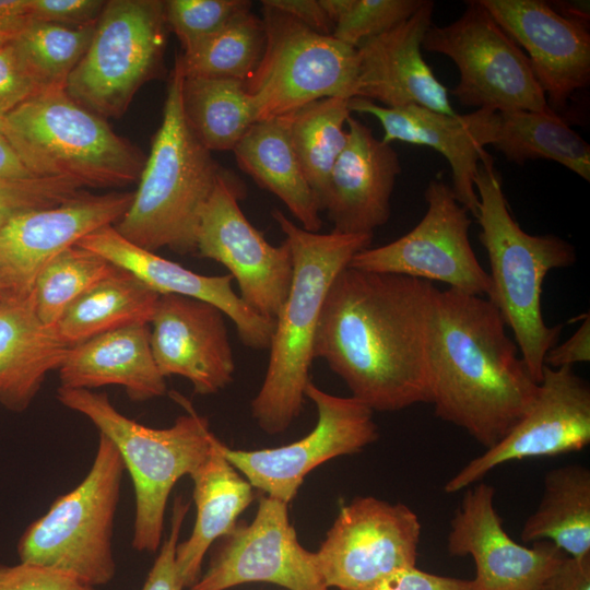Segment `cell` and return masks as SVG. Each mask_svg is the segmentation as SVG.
I'll list each match as a JSON object with an SVG mask.
<instances>
[{"instance_id":"1","label":"cell","mask_w":590,"mask_h":590,"mask_svg":"<svg viewBox=\"0 0 590 590\" xmlns=\"http://www.w3.org/2000/svg\"><path fill=\"white\" fill-rule=\"evenodd\" d=\"M429 281L343 269L323 302L314 342L322 358L371 411L430 403Z\"/></svg>"},{"instance_id":"2","label":"cell","mask_w":590,"mask_h":590,"mask_svg":"<svg viewBox=\"0 0 590 590\" xmlns=\"http://www.w3.org/2000/svg\"><path fill=\"white\" fill-rule=\"evenodd\" d=\"M498 309L482 296L435 287L428 378L436 416L488 449L534 402L539 384L506 332Z\"/></svg>"},{"instance_id":"3","label":"cell","mask_w":590,"mask_h":590,"mask_svg":"<svg viewBox=\"0 0 590 590\" xmlns=\"http://www.w3.org/2000/svg\"><path fill=\"white\" fill-rule=\"evenodd\" d=\"M272 217L285 235L293 259L287 297L275 319L262 385L251 416L269 435L285 432L303 410L314 357V342L328 291L352 258L370 246L373 234L309 232L281 210Z\"/></svg>"},{"instance_id":"4","label":"cell","mask_w":590,"mask_h":590,"mask_svg":"<svg viewBox=\"0 0 590 590\" xmlns=\"http://www.w3.org/2000/svg\"><path fill=\"white\" fill-rule=\"evenodd\" d=\"M479 197L476 219L491 272L487 299L514 333L531 377L539 384L544 357L557 343L562 324L548 327L542 314V285L554 269L576 260L575 247L551 234L530 235L512 219L499 172L491 155L480 162L474 177Z\"/></svg>"},{"instance_id":"5","label":"cell","mask_w":590,"mask_h":590,"mask_svg":"<svg viewBox=\"0 0 590 590\" xmlns=\"http://www.w3.org/2000/svg\"><path fill=\"white\" fill-rule=\"evenodd\" d=\"M182 80L177 56L138 189L114 225L127 240L153 252L163 247L180 255L196 252L202 210L223 172L186 120Z\"/></svg>"},{"instance_id":"6","label":"cell","mask_w":590,"mask_h":590,"mask_svg":"<svg viewBox=\"0 0 590 590\" xmlns=\"http://www.w3.org/2000/svg\"><path fill=\"white\" fill-rule=\"evenodd\" d=\"M57 399L86 416L117 447L134 489L132 547L154 553L162 545L169 494L208 458L217 438L209 421L189 403L187 413L167 428L142 425L116 410L106 393L60 387Z\"/></svg>"},{"instance_id":"7","label":"cell","mask_w":590,"mask_h":590,"mask_svg":"<svg viewBox=\"0 0 590 590\" xmlns=\"http://www.w3.org/2000/svg\"><path fill=\"white\" fill-rule=\"evenodd\" d=\"M4 138L36 177L82 187L139 181L146 157L64 90L43 91L4 116Z\"/></svg>"},{"instance_id":"8","label":"cell","mask_w":590,"mask_h":590,"mask_svg":"<svg viewBox=\"0 0 590 590\" xmlns=\"http://www.w3.org/2000/svg\"><path fill=\"white\" fill-rule=\"evenodd\" d=\"M123 460L99 433L93 464L83 481L56 498L17 543L20 562L68 575L94 588L116 574L114 520L120 498Z\"/></svg>"},{"instance_id":"9","label":"cell","mask_w":590,"mask_h":590,"mask_svg":"<svg viewBox=\"0 0 590 590\" xmlns=\"http://www.w3.org/2000/svg\"><path fill=\"white\" fill-rule=\"evenodd\" d=\"M161 0H109L66 93L102 118H119L146 82L164 72L167 39Z\"/></svg>"},{"instance_id":"10","label":"cell","mask_w":590,"mask_h":590,"mask_svg":"<svg viewBox=\"0 0 590 590\" xmlns=\"http://www.w3.org/2000/svg\"><path fill=\"white\" fill-rule=\"evenodd\" d=\"M266 46L245 81L257 121L286 116L330 97H355L357 50L262 4Z\"/></svg>"},{"instance_id":"11","label":"cell","mask_w":590,"mask_h":590,"mask_svg":"<svg viewBox=\"0 0 590 590\" xmlns=\"http://www.w3.org/2000/svg\"><path fill=\"white\" fill-rule=\"evenodd\" d=\"M422 48L449 57L460 80L452 94L464 106L493 111L552 109L530 60L480 0L446 26H430Z\"/></svg>"},{"instance_id":"12","label":"cell","mask_w":590,"mask_h":590,"mask_svg":"<svg viewBox=\"0 0 590 590\" xmlns=\"http://www.w3.org/2000/svg\"><path fill=\"white\" fill-rule=\"evenodd\" d=\"M424 197L427 210L409 233L384 246L361 250L349 267L439 281L451 290L487 296L491 278L469 240L470 212L439 179L429 181Z\"/></svg>"},{"instance_id":"13","label":"cell","mask_w":590,"mask_h":590,"mask_svg":"<svg viewBox=\"0 0 590 590\" xmlns=\"http://www.w3.org/2000/svg\"><path fill=\"white\" fill-rule=\"evenodd\" d=\"M305 397L315 403L318 420L299 440L257 450L219 444L223 456L253 488L286 504L314 469L333 458L358 453L379 437L374 411L356 399L328 393L311 380Z\"/></svg>"},{"instance_id":"14","label":"cell","mask_w":590,"mask_h":590,"mask_svg":"<svg viewBox=\"0 0 590 590\" xmlns=\"http://www.w3.org/2000/svg\"><path fill=\"white\" fill-rule=\"evenodd\" d=\"M243 196L241 182L223 169L202 210L194 253L223 264L243 302L275 321L292 282L291 249L285 240L280 246L266 240L240 210Z\"/></svg>"},{"instance_id":"15","label":"cell","mask_w":590,"mask_h":590,"mask_svg":"<svg viewBox=\"0 0 590 590\" xmlns=\"http://www.w3.org/2000/svg\"><path fill=\"white\" fill-rule=\"evenodd\" d=\"M421 529L417 515L402 503L355 497L340 508L315 552L324 585L356 590L415 566Z\"/></svg>"},{"instance_id":"16","label":"cell","mask_w":590,"mask_h":590,"mask_svg":"<svg viewBox=\"0 0 590 590\" xmlns=\"http://www.w3.org/2000/svg\"><path fill=\"white\" fill-rule=\"evenodd\" d=\"M256 581L287 590H330L315 552L298 541L288 504L266 494L260 496L251 522L237 523L221 539L206 571L188 590H227Z\"/></svg>"},{"instance_id":"17","label":"cell","mask_w":590,"mask_h":590,"mask_svg":"<svg viewBox=\"0 0 590 590\" xmlns=\"http://www.w3.org/2000/svg\"><path fill=\"white\" fill-rule=\"evenodd\" d=\"M590 444V387L573 367L544 366L536 398L496 445L468 462L445 485L457 493L504 463L580 451Z\"/></svg>"},{"instance_id":"18","label":"cell","mask_w":590,"mask_h":590,"mask_svg":"<svg viewBox=\"0 0 590 590\" xmlns=\"http://www.w3.org/2000/svg\"><path fill=\"white\" fill-rule=\"evenodd\" d=\"M493 486L479 482L465 488L451 521L447 550L475 562V590H541L567 556L548 541L526 547L503 528L494 507Z\"/></svg>"},{"instance_id":"19","label":"cell","mask_w":590,"mask_h":590,"mask_svg":"<svg viewBox=\"0 0 590 590\" xmlns=\"http://www.w3.org/2000/svg\"><path fill=\"white\" fill-rule=\"evenodd\" d=\"M225 317L208 302L160 295L150 321V345L162 376H181L202 396L227 387L235 362Z\"/></svg>"},{"instance_id":"20","label":"cell","mask_w":590,"mask_h":590,"mask_svg":"<svg viewBox=\"0 0 590 590\" xmlns=\"http://www.w3.org/2000/svg\"><path fill=\"white\" fill-rule=\"evenodd\" d=\"M497 24L528 52L548 106L563 109L590 82L589 27L541 0H480Z\"/></svg>"},{"instance_id":"21","label":"cell","mask_w":590,"mask_h":590,"mask_svg":"<svg viewBox=\"0 0 590 590\" xmlns=\"http://www.w3.org/2000/svg\"><path fill=\"white\" fill-rule=\"evenodd\" d=\"M132 200L133 192L83 191L56 206L16 215L0 229V266L19 291L28 294L49 260L93 232L118 223Z\"/></svg>"},{"instance_id":"22","label":"cell","mask_w":590,"mask_h":590,"mask_svg":"<svg viewBox=\"0 0 590 590\" xmlns=\"http://www.w3.org/2000/svg\"><path fill=\"white\" fill-rule=\"evenodd\" d=\"M434 2L425 0L408 20L364 40L357 50L355 97L384 107L416 105L456 115L447 88L422 57L423 38L432 26Z\"/></svg>"},{"instance_id":"23","label":"cell","mask_w":590,"mask_h":590,"mask_svg":"<svg viewBox=\"0 0 590 590\" xmlns=\"http://www.w3.org/2000/svg\"><path fill=\"white\" fill-rule=\"evenodd\" d=\"M76 246L94 251L154 290L208 302L229 318L240 342L253 350H268L275 321L250 309L232 287L233 278L203 275L141 248L121 236L114 225L99 228Z\"/></svg>"},{"instance_id":"24","label":"cell","mask_w":590,"mask_h":590,"mask_svg":"<svg viewBox=\"0 0 590 590\" xmlns=\"http://www.w3.org/2000/svg\"><path fill=\"white\" fill-rule=\"evenodd\" d=\"M347 142L328 179L323 211L342 234H373L390 216V198L401 165L390 144L362 121L346 120Z\"/></svg>"},{"instance_id":"25","label":"cell","mask_w":590,"mask_h":590,"mask_svg":"<svg viewBox=\"0 0 590 590\" xmlns=\"http://www.w3.org/2000/svg\"><path fill=\"white\" fill-rule=\"evenodd\" d=\"M349 107L379 120L384 143L425 145L442 154L451 167L455 197L476 217L479 197L474 177L480 162L489 155L484 149L488 145V109L448 116L416 105L388 108L358 97L351 98Z\"/></svg>"},{"instance_id":"26","label":"cell","mask_w":590,"mask_h":590,"mask_svg":"<svg viewBox=\"0 0 590 590\" xmlns=\"http://www.w3.org/2000/svg\"><path fill=\"white\" fill-rule=\"evenodd\" d=\"M58 370L60 387L118 385L132 401L158 398L167 390L152 355L149 323L125 326L73 345Z\"/></svg>"},{"instance_id":"27","label":"cell","mask_w":590,"mask_h":590,"mask_svg":"<svg viewBox=\"0 0 590 590\" xmlns=\"http://www.w3.org/2000/svg\"><path fill=\"white\" fill-rule=\"evenodd\" d=\"M216 438L208 458L190 475L196 521L190 536L177 544L176 565L185 588L201 576L205 553L227 535L255 499L251 484L228 462Z\"/></svg>"},{"instance_id":"28","label":"cell","mask_w":590,"mask_h":590,"mask_svg":"<svg viewBox=\"0 0 590 590\" xmlns=\"http://www.w3.org/2000/svg\"><path fill=\"white\" fill-rule=\"evenodd\" d=\"M233 152L238 167L275 194L299 226L320 231V211L293 149L285 116L255 122Z\"/></svg>"},{"instance_id":"29","label":"cell","mask_w":590,"mask_h":590,"mask_svg":"<svg viewBox=\"0 0 590 590\" xmlns=\"http://www.w3.org/2000/svg\"><path fill=\"white\" fill-rule=\"evenodd\" d=\"M488 142L509 162L551 160L590 180V145L553 109L491 110Z\"/></svg>"},{"instance_id":"30","label":"cell","mask_w":590,"mask_h":590,"mask_svg":"<svg viewBox=\"0 0 590 590\" xmlns=\"http://www.w3.org/2000/svg\"><path fill=\"white\" fill-rule=\"evenodd\" d=\"M523 542L548 541L570 557L590 555V470L569 464L550 470L535 511L523 523Z\"/></svg>"},{"instance_id":"31","label":"cell","mask_w":590,"mask_h":590,"mask_svg":"<svg viewBox=\"0 0 590 590\" xmlns=\"http://www.w3.org/2000/svg\"><path fill=\"white\" fill-rule=\"evenodd\" d=\"M160 294L119 269L74 300L56 323L70 345L132 323H150Z\"/></svg>"},{"instance_id":"32","label":"cell","mask_w":590,"mask_h":590,"mask_svg":"<svg viewBox=\"0 0 590 590\" xmlns=\"http://www.w3.org/2000/svg\"><path fill=\"white\" fill-rule=\"evenodd\" d=\"M181 97L188 125L209 151H233L257 122L244 81L184 76Z\"/></svg>"},{"instance_id":"33","label":"cell","mask_w":590,"mask_h":590,"mask_svg":"<svg viewBox=\"0 0 590 590\" xmlns=\"http://www.w3.org/2000/svg\"><path fill=\"white\" fill-rule=\"evenodd\" d=\"M350 99L311 102L286 115L290 139L319 211H323L330 173L347 142L344 125Z\"/></svg>"},{"instance_id":"34","label":"cell","mask_w":590,"mask_h":590,"mask_svg":"<svg viewBox=\"0 0 590 590\" xmlns=\"http://www.w3.org/2000/svg\"><path fill=\"white\" fill-rule=\"evenodd\" d=\"M266 46L262 19L250 9L233 16L193 52L179 56L184 76L247 81L257 69Z\"/></svg>"},{"instance_id":"35","label":"cell","mask_w":590,"mask_h":590,"mask_svg":"<svg viewBox=\"0 0 590 590\" xmlns=\"http://www.w3.org/2000/svg\"><path fill=\"white\" fill-rule=\"evenodd\" d=\"M119 268L98 253L72 246L49 260L35 279V312L44 326H55L66 309L101 280Z\"/></svg>"},{"instance_id":"36","label":"cell","mask_w":590,"mask_h":590,"mask_svg":"<svg viewBox=\"0 0 590 590\" xmlns=\"http://www.w3.org/2000/svg\"><path fill=\"white\" fill-rule=\"evenodd\" d=\"M96 23L67 27L32 20L13 40L40 92L66 88L92 42Z\"/></svg>"},{"instance_id":"37","label":"cell","mask_w":590,"mask_h":590,"mask_svg":"<svg viewBox=\"0 0 590 590\" xmlns=\"http://www.w3.org/2000/svg\"><path fill=\"white\" fill-rule=\"evenodd\" d=\"M73 345L55 326L42 323L22 346L0 366V403L15 412L24 411L39 390L46 374L59 368Z\"/></svg>"},{"instance_id":"38","label":"cell","mask_w":590,"mask_h":590,"mask_svg":"<svg viewBox=\"0 0 590 590\" xmlns=\"http://www.w3.org/2000/svg\"><path fill=\"white\" fill-rule=\"evenodd\" d=\"M425 0H320L334 24L332 36L352 47L412 16Z\"/></svg>"},{"instance_id":"39","label":"cell","mask_w":590,"mask_h":590,"mask_svg":"<svg viewBox=\"0 0 590 590\" xmlns=\"http://www.w3.org/2000/svg\"><path fill=\"white\" fill-rule=\"evenodd\" d=\"M165 19L177 36L182 55L193 52L237 13L251 9L247 0H168Z\"/></svg>"},{"instance_id":"40","label":"cell","mask_w":590,"mask_h":590,"mask_svg":"<svg viewBox=\"0 0 590 590\" xmlns=\"http://www.w3.org/2000/svg\"><path fill=\"white\" fill-rule=\"evenodd\" d=\"M83 191L80 184L63 177L0 179V229L16 215L56 206Z\"/></svg>"},{"instance_id":"41","label":"cell","mask_w":590,"mask_h":590,"mask_svg":"<svg viewBox=\"0 0 590 590\" xmlns=\"http://www.w3.org/2000/svg\"><path fill=\"white\" fill-rule=\"evenodd\" d=\"M40 90L14 42L0 49V116L4 117Z\"/></svg>"},{"instance_id":"42","label":"cell","mask_w":590,"mask_h":590,"mask_svg":"<svg viewBox=\"0 0 590 590\" xmlns=\"http://www.w3.org/2000/svg\"><path fill=\"white\" fill-rule=\"evenodd\" d=\"M33 292L0 306V366H2L38 327Z\"/></svg>"},{"instance_id":"43","label":"cell","mask_w":590,"mask_h":590,"mask_svg":"<svg viewBox=\"0 0 590 590\" xmlns=\"http://www.w3.org/2000/svg\"><path fill=\"white\" fill-rule=\"evenodd\" d=\"M188 510L189 503L181 496H177L174 502L169 535L161 545L142 590H182L185 588L176 565V548Z\"/></svg>"},{"instance_id":"44","label":"cell","mask_w":590,"mask_h":590,"mask_svg":"<svg viewBox=\"0 0 590 590\" xmlns=\"http://www.w3.org/2000/svg\"><path fill=\"white\" fill-rule=\"evenodd\" d=\"M0 590H96L62 573L20 562L0 566Z\"/></svg>"},{"instance_id":"45","label":"cell","mask_w":590,"mask_h":590,"mask_svg":"<svg viewBox=\"0 0 590 590\" xmlns=\"http://www.w3.org/2000/svg\"><path fill=\"white\" fill-rule=\"evenodd\" d=\"M106 1L102 0H30L33 21L67 27L95 24Z\"/></svg>"},{"instance_id":"46","label":"cell","mask_w":590,"mask_h":590,"mask_svg":"<svg viewBox=\"0 0 590 590\" xmlns=\"http://www.w3.org/2000/svg\"><path fill=\"white\" fill-rule=\"evenodd\" d=\"M356 590H475V587L473 580L435 575L412 566Z\"/></svg>"},{"instance_id":"47","label":"cell","mask_w":590,"mask_h":590,"mask_svg":"<svg viewBox=\"0 0 590 590\" xmlns=\"http://www.w3.org/2000/svg\"><path fill=\"white\" fill-rule=\"evenodd\" d=\"M590 361V318L585 317L579 328L559 345H554L544 357V365L551 368L573 367L577 363Z\"/></svg>"},{"instance_id":"48","label":"cell","mask_w":590,"mask_h":590,"mask_svg":"<svg viewBox=\"0 0 590 590\" xmlns=\"http://www.w3.org/2000/svg\"><path fill=\"white\" fill-rule=\"evenodd\" d=\"M261 3L294 17L317 33L333 34L334 24L320 0H263Z\"/></svg>"},{"instance_id":"49","label":"cell","mask_w":590,"mask_h":590,"mask_svg":"<svg viewBox=\"0 0 590 590\" xmlns=\"http://www.w3.org/2000/svg\"><path fill=\"white\" fill-rule=\"evenodd\" d=\"M541 590H590V555L565 556Z\"/></svg>"},{"instance_id":"50","label":"cell","mask_w":590,"mask_h":590,"mask_svg":"<svg viewBox=\"0 0 590 590\" xmlns=\"http://www.w3.org/2000/svg\"><path fill=\"white\" fill-rule=\"evenodd\" d=\"M30 0H0V31L14 36L31 22Z\"/></svg>"},{"instance_id":"51","label":"cell","mask_w":590,"mask_h":590,"mask_svg":"<svg viewBox=\"0 0 590 590\" xmlns=\"http://www.w3.org/2000/svg\"><path fill=\"white\" fill-rule=\"evenodd\" d=\"M34 176L9 141L0 134V179L20 180Z\"/></svg>"},{"instance_id":"52","label":"cell","mask_w":590,"mask_h":590,"mask_svg":"<svg viewBox=\"0 0 590 590\" xmlns=\"http://www.w3.org/2000/svg\"><path fill=\"white\" fill-rule=\"evenodd\" d=\"M550 5L562 16L589 27L590 14L585 2L554 1Z\"/></svg>"},{"instance_id":"53","label":"cell","mask_w":590,"mask_h":590,"mask_svg":"<svg viewBox=\"0 0 590 590\" xmlns=\"http://www.w3.org/2000/svg\"><path fill=\"white\" fill-rule=\"evenodd\" d=\"M22 294L4 269L0 266V306Z\"/></svg>"},{"instance_id":"54","label":"cell","mask_w":590,"mask_h":590,"mask_svg":"<svg viewBox=\"0 0 590 590\" xmlns=\"http://www.w3.org/2000/svg\"><path fill=\"white\" fill-rule=\"evenodd\" d=\"M16 36L10 33L0 31V49L3 48L5 45L10 44L11 42H13Z\"/></svg>"},{"instance_id":"55","label":"cell","mask_w":590,"mask_h":590,"mask_svg":"<svg viewBox=\"0 0 590 590\" xmlns=\"http://www.w3.org/2000/svg\"><path fill=\"white\" fill-rule=\"evenodd\" d=\"M4 127H5V125H4V117H1V116H0V134H1V135H3V133H4ZM3 137H4V135H3Z\"/></svg>"}]
</instances>
